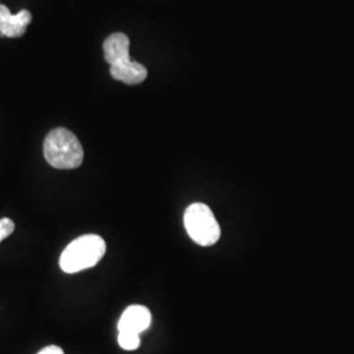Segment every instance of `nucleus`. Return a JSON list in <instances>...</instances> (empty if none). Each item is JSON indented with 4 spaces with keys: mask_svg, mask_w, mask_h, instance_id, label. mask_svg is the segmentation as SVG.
<instances>
[{
    "mask_svg": "<svg viewBox=\"0 0 354 354\" xmlns=\"http://www.w3.org/2000/svg\"><path fill=\"white\" fill-rule=\"evenodd\" d=\"M105 61L111 64V75L125 84H140L147 77V68L130 59V39L125 33H113L102 45Z\"/></svg>",
    "mask_w": 354,
    "mask_h": 354,
    "instance_id": "nucleus-1",
    "label": "nucleus"
},
{
    "mask_svg": "<svg viewBox=\"0 0 354 354\" xmlns=\"http://www.w3.org/2000/svg\"><path fill=\"white\" fill-rule=\"evenodd\" d=\"M44 155L46 162L57 169H74L84 159L83 146L75 134L64 127H57L46 136Z\"/></svg>",
    "mask_w": 354,
    "mask_h": 354,
    "instance_id": "nucleus-2",
    "label": "nucleus"
},
{
    "mask_svg": "<svg viewBox=\"0 0 354 354\" xmlns=\"http://www.w3.org/2000/svg\"><path fill=\"white\" fill-rule=\"evenodd\" d=\"M106 244L102 236L88 234L71 241L61 254L59 266L66 273H77L96 266L105 254Z\"/></svg>",
    "mask_w": 354,
    "mask_h": 354,
    "instance_id": "nucleus-3",
    "label": "nucleus"
},
{
    "mask_svg": "<svg viewBox=\"0 0 354 354\" xmlns=\"http://www.w3.org/2000/svg\"><path fill=\"white\" fill-rule=\"evenodd\" d=\"M184 226L190 239L203 245H213L221 238V227L212 209L205 203H192L184 214Z\"/></svg>",
    "mask_w": 354,
    "mask_h": 354,
    "instance_id": "nucleus-4",
    "label": "nucleus"
},
{
    "mask_svg": "<svg viewBox=\"0 0 354 354\" xmlns=\"http://www.w3.org/2000/svg\"><path fill=\"white\" fill-rule=\"evenodd\" d=\"M30 23L32 13L28 10L13 15L4 4H0V37H21Z\"/></svg>",
    "mask_w": 354,
    "mask_h": 354,
    "instance_id": "nucleus-5",
    "label": "nucleus"
},
{
    "mask_svg": "<svg viewBox=\"0 0 354 354\" xmlns=\"http://www.w3.org/2000/svg\"><path fill=\"white\" fill-rule=\"evenodd\" d=\"M151 326V313L147 307L133 304L129 306L118 322V332H130L140 335Z\"/></svg>",
    "mask_w": 354,
    "mask_h": 354,
    "instance_id": "nucleus-6",
    "label": "nucleus"
},
{
    "mask_svg": "<svg viewBox=\"0 0 354 354\" xmlns=\"http://www.w3.org/2000/svg\"><path fill=\"white\" fill-rule=\"evenodd\" d=\"M118 344L125 351H136L140 348V335L130 332H118Z\"/></svg>",
    "mask_w": 354,
    "mask_h": 354,
    "instance_id": "nucleus-7",
    "label": "nucleus"
},
{
    "mask_svg": "<svg viewBox=\"0 0 354 354\" xmlns=\"http://www.w3.org/2000/svg\"><path fill=\"white\" fill-rule=\"evenodd\" d=\"M15 230V223L10 218H1L0 219V241L8 238Z\"/></svg>",
    "mask_w": 354,
    "mask_h": 354,
    "instance_id": "nucleus-8",
    "label": "nucleus"
},
{
    "mask_svg": "<svg viewBox=\"0 0 354 354\" xmlns=\"http://www.w3.org/2000/svg\"><path fill=\"white\" fill-rule=\"evenodd\" d=\"M37 354H64V352L62 348L55 346V345H50V346H46L42 351H39Z\"/></svg>",
    "mask_w": 354,
    "mask_h": 354,
    "instance_id": "nucleus-9",
    "label": "nucleus"
}]
</instances>
